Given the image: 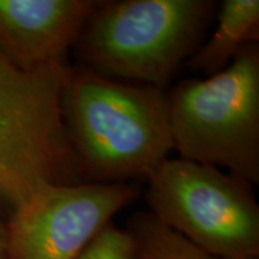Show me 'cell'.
<instances>
[{
  "mask_svg": "<svg viewBox=\"0 0 259 259\" xmlns=\"http://www.w3.org/2000/svg\"><path fill=\"white\" fill-rule=\"evenodd\" d=\"M102 0H0V52L21 69L65 64Z\"/></svg>",
  "mask_w": 259,
  "mask_h": 259,
  "instance_id": "obj_7",
  "label": "cell"
},
{
  "mask_svg": "<svg viewBox=\"0 0 259 259\" xmlns=\"http://www.w3.org/2000/svg\"><path fill=\"white\" fill-rule=\"evenodd\" d=\"M136 244L127 229L107 223L76 259H135Z\"/></svg>",
  "mask_w": 259,
  "mask_h": 259,
  "instance_id": "obj_10",
  "label": "cell"
},
{
  "mask_svg": "<svg viewBox=\"0 0 259 259\" xmlns=\"http://www.w3.org/2000/svg\"><path fill=\"white\" fill-rule=\"evenodd\" d=\"M0 259H6L5 225L2 222H0Z\"/></svg>",
  "mask_w": 259,
  "mask_h": 259,
  "instance_id": "obj_11",
  "label": "cell"
},
{
  "mask_svg": "<svg viewBox=\"0 0 259 259\" xmlns=\"http://www.w3.org/2000/svg\"><path fill=\"white\" fill-rule=\"evenodd\" d=\"M218 27L186 61L208 77L222 72L246 45L259 41V0H223Z\"/></svg>",
  "mask_w": 259,
  "mask_h": 259,
  "instance_id": "obj_8",
  "label": "cell"
},
{
  "mask_svg": "<svg viewBox=\"0 0 259 259\" xmlns=\"http://www.w3.org/2000/svg\"><path fill=\"white\" fill-rule=\"evenodd\" d=\"M126 229L135 239V259H221L163 225L151 212L136 213Z\"/></svg>",
  "mask_w": 259,
  "mask_h": 259,
  "instance_id": "obj_9",
  "label": "cell"
},
{
  "mask_svg": "<svg viewBox=\"0 0 259 259\" xmlns=\"http://www.w3.org/2000/svg\"><path fill=\"white\" fill-rule=\"evenodd\" d=\"M174 150L180 158L223 167L259 183V44L246 45L222 72L185 79L168 94Z\"/></svg>",
  "mask_w": 259,
  "mask_h": 259,
  "instance_id": "obj_4",
  "label": "cell"
},
{
  "mask_svg": "<svg viewBox=\"0 0 259 259\" xmlns=\"http://www.w3.org/2000/svg\"><path fill=\"white\" fill-rule=\"evenodd\" d=\"M61 114L83 183L147 178L174 150L164 89L72 67Z\"/></svg>",
  "mask_w": 259,
  "mask_h": 259,
  "instance_id": "obj_1",
  "label": "cell"
},
{
  "mask_svg": "<svg viewBox=\"0 0 259 259\" xmlns=\"http://www.w3.org/2000/svg\"><path fill=\"white\" fill-rule=\"evenodd\" d=\"M213 0H102L74 45L85 67L166 89L202 45Z\"/></svg>",
  "mask_w": 259,
  "mask_h": 259,
  "instance_id": "obj_2",
  "label": "cell"
},
{
  "mask_svg": "<svg viewBox=\"0 0 259 259\" xmlns=\"http://www.w3.org/2000/svg\"><path fill=\"white\" fill-rule=\"evenodd\" d=\"M147 179L145 200L158 221L215 257L259 258V205L250 184L180 157L164 160Z\"/></svg>",
  "mask_w": 259,
  "mask_h": 259,
  "instance_id": "obj_5",
  "label": "cell"
},
{
  "mask_svg": "<svg viewBox=\"0 0 259 259\" xmlns=\"http://www.w3.org/2000/svg\"><path fill=\"white\" fill-rule=\"evenodd\" d=\"M257 259H259V258H257Z\"/></svg>",
  "mask_w": 259,
  "mask_h": 259,
  "instance_id": "obj_12",
  "label": "cell"
},
{
  "mask_svg": "<svg viewBox=\"0 0 259 259\" xmlns=\"http://www.w3.org/2000/svg\"><path fill=\"white\" fill-rule=\"evenodd\" d=\"M135 198L127 183L44 187L6 221V259H76Z\"/></svg>",
  "mask_w": 259,
  "mask_h": 259,
  "instance_id": "obj_6",
  "label": "cell"
},
{
  "mask_svg": "<svg viewBox=\"0 0 259 259\" xmlns=\"http://www.w3.org/2000/svg\"><path fill=\"white\" fill-rule=\"evenodd\" d=\"M72 67L27 71L0 52V222L38 190L83 183L61 114Z\"/></svg>",
  "mask_w": 259,
  "mask_h": 259,
  "instance_id": "obj_3",
  "label": "cell"
}]
</instances>
